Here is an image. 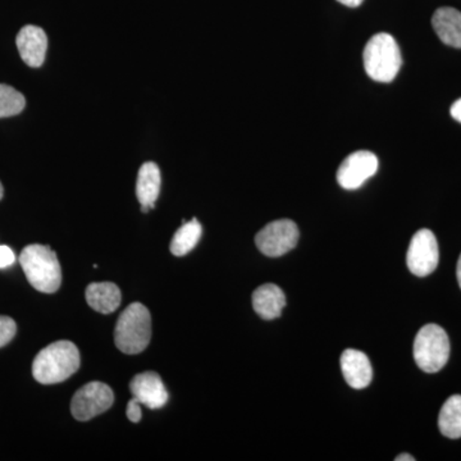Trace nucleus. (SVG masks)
<instances>
[{"label":"nucleus","instance_id":"nucleus-6","mask_svg":"<svg viewBox=\"0 0 461 461\" xmlns=\"http://www.w3.org/2000/svg\"><path fill=\"white\" fill-rule=\"evenodd\" d=\"M114 402V393L103 382H90L75 393L71 412L75 420L86 421L107 411Z\"/></svg>","mask_w":461,"mask_h":461},{"label":"nucleus","instance_id":"nucleus-25","mask_svg":"<svg viewBox=\"0 0 461 461\" xmlns=\"http://www.w3.org/2000/svg\"><path fill=\"white\" fill-rule=\"evenodd\" d=\"M414 457L411 456V455L409 454H402L399 455V456L396 457L395 461H414Z\"/></svg>","mask_w":461,"mask_h":461},{"label":"nucleus","instance_id":"nucleus-14","mask_svg":"<svg viewBox=\"0 0 461 461\" xmlns=\"http://www.w3.org/2000/svg\"><path fill=\"white\" fill-rule=\"evenodd\" d=\"M160 185H162V177H160L159 167L153 162L144 163L139 171L138 182H136V195L144 213L156 206Z\"/></svg>","mask_w":461,"mask_h":461},{"label":"nucleus","instance_id":"nucleus-21","mask_svg":"<svg viewBox=\"0 0 461 461\" xmlns=\"http://www.w3.org/2000/svg\"><path fill=\"white\" fill-rule=\"evenodd\" d=\"M141 402L133 397L130 400L129 405H127V418L132 421V423H139L141 420Z\"/></svg>","mask_w":461,"mask_h":461},{"label":"nucleus","instance_id":"nucleus-23","mask_svg":"<svg viewBox=\"0 0 461 461\" xmlns=\"http://www.w3.org/2000/svg\"><path fill=\"white\" fill-rule=\"evenodd\" d=\"M451 115H453L454 120L461 123V99L454 103L453 107H451Z\"/></svg>","mask_w":461,"mask_h":461},{"label":"nucleus","instance_id":"nucleus-18","mask_svg":"<svg viewBox=\"0 0 461 461\" xmlns=\"http://www.w3.org/2000/svg\"><path fill=\"white\" fill-rule=\"evenodd\" d=\"M203 235V227L198 220L189 221L182 224L177 232L173 236L171 242V253L176 257H184L189 254L198 245Z\"/></svg>","mask_w":461,"mask_h":461},{"label":"nucleus","instance_id":"nucleus-27","mask_svg":"<svg viewBox=\"0 0 461 461\" xmlns=\"http://www.w3.org/2000/svg\"><path fill=\"white\" fill-rule=\"evenodd\" d=\"M3 193H5V190H3V185L2 182H0V199L3 198Z\"/></svg>","mask_w":461,"mask_h":461},{"label":"nucleus","instance_id":"nucleus-16","mask_svg":"<svg viewBox=\"0 0 461 461\" xmlns=\"http://www.w3.org/2000/svg\"><path fill=\"white\" fill-rule=\"evenodd\" d=\"M86 302L98 313H113L120 308L122 294L112 282H95L86 288Z\"/></svg>","mask_w":461,"mask_h":461},{"label":"nucleus","instance_id":"nucleus-15","mask_svg":"<svg viewBox=\"0 0 461 461\" xmlns=\"http://www.w3.org/2000/svg\"><path fill=\"white\" fill-rule=\"evenodd\" d=\"M432 26L444 44L461 50V12L450 7L437 9Z\"/></svg>","mask_w":461,"mask_h":461},{"label":"nucleus","instance_id":"nucleus-7","mask_svg":"<svg viewBox=\"0 0 461 461\" xmlns=\"http://www.w3.org/2000/svg\"><path fill=\"white\" fill-rule=\"evenodd\" d=\"M299 241V229L291 220H278L267 224L256 236L258 249L269 258L285 256Z\"/></svg>","mask_w":461,"mask_h":461},{"label":"nucleus","instance_id":"nucleus-8","mask_svg":"<svg viewBox=\"0 0 461 461\" xmlns=\"http://www.w3.org/2000/svg\"><path fill=\"white\" fill-rule=\"evenodd\" d=\"M439 250L432 230L423 229L412 236L409 245L406 264L409 271L418 277H427L438 266Z\"/></svg>","mask_w":461,"mask_h":461},{"label":"nucleus","instance_id":"nucleus-10","mask_svg":"<svg viewBox=\"0 0 461 461\" xmlns=\"http://www.w3.org/2000/svg\"><path fill=\"white\" fill-rule=\"evenodd\" d=\"M133 397L149 409H160L168 402L162 378L156 372H145L135 375L130 384Z\"/></svg>","mask_w":461,"mask_h":461},{"label":"nucleus","instance_id":"nucleus-11","mask_svg":"<svg viewBox=\"0 0 461 461\" xmlns=\"http://www.w3.org/2000/svg\"><path fill=\"white\" fill-rule=\"evenodd\" d=\"M16 44L21 58L27 66L38 68L47 56V33L41 27L27 25L18 32Z\"/></svg>","mask_w":461,"mask_h":461},{"label":"nucleus","instance_id":"nucleus-22","mask_svg":"<svg viewBox=\"0 0 461 461\" xmlns=\"http://www.w3.org/2000/svg\"><path fill=\"white\" fill-rule=\"evenodd\" d=\"M14 260H16V257H14L12 249L2 245V247H0V269L7 268V267L12 266Z\"/></svg>","mask_w":461,"mask_h":461},{"label":"nucleus","instance_id":"nucleus-12","mask_svg":"<svg viewBox=\"0 0 461 461\" xmlns=\"http://www.w3.org/2000/svg\"><path fill=\"white\" fill-rule=\"evenodd\" d=\"M341 371L348 386L362 390L371 384L373 371L368 357L362 351L348 348L341 355Z\"/></svg>","mask_w":461,"mask_h":461},{"label":"nucleus","instance_id":"nucleus-17","mask_svg":"<svg viewBox=\"0 0 461 461\" xmlns=\"http://www.w3.org/2000/svg\"><path fill=\"white\" fill-rule=\"evenodd\" d=\"M438 427L447 438L461 437V395L448 397L439 411Z\"/></svg>","mask_w":461,"mask_h":461},{"label":"nucleus","instance_id":"nucleus-4","mask_svg":"<svg viewBox=\"0 0 461 461\" xmlns=\"http://www.w3.org/2000/svg\"><path fill=\"white\" fill-rule=\"evenodd\" d=\"M364 68L372 80L391 83L402 68V53L395 39L386 32L375 33L363 53Z\"/></svg>","mask_w":461,"mask_h":461},{"label":"nucleus","instance_id":"nucleus-13","mask_svg":"<svg viewBox=\"0 0 461 461\" xmlns=\"http://www.w3.org/2000/svg\"><path fill=\"white\" fill-rule=\"evenodd\" d=\"M286 306V296L277 285L267 284L253 294V308L260 318L273 321L280 317Z\"/></svg>","mask_w":461,"mask_h":461},{"label":"nucleus","instance_id":"nucleus-9","mask_svg":"<svg viewBox=\"0 0 461 461\" xmlns=\"http://www.w3.org/2000/svg\"><path fill=\"white\" fill-rule=\"evenodd\" d=\"M378 171V158L371 151H355L346 157L338 171V182L345 190H357Z\"/></svg>","mask_w":461,"mask_h":461},{"label":"nucleus","instance_id":"nucleus-20","mask_svg":"<svg viewBox=\"0 0 461 461\" xmlns=\"http://www.w3.org/2000/svg\"><path fill=\"white\" fill-rule=\"evenodd\" d=\"M16 321L5 315H0V348L9 344L16 336Z\"/></svg>","mask_w":461,"mask_h":461},{"label":"nucleus","instance_id":"nucleus-26","mask_svg":"<svg viewBox=\"0 0 461 461\" xmlns=\"http://www.w3.org/2000/svg\"><path fill=\"white\" fill-rule=\"evenodd\" d=\"M456 276L457 282H459V286L461 288V256L459 258V262H457Z\"/></svg>","mask_w":461,"mask_h":461},{"label":"nucleus","instance_id":"nucleus-1","mask_svg":"<svg viewBox=\"0 0 461 461\" xmlns=\"http://www.w3.org/2000/svg\"><path fill=\"white\" fill-rule=\"evenodd\" d=\"M80 364V351L74 342L57 341L36 355L32 375L41 384H60L75 375Z\"/></svg>","mask_w":461,"mask_h":461},{"label":"nucleus","instance_id":"nucleus-24","mask_svg":"<svg viewBox=\"0 0 461 461\" xmlns=\"http://www.w3.org/2000/svg\"><path fill=\"white\" fill-rule=\"evenodd\" d=\"M338 2L341 3V5H346V7L357 8L359 7L360 5H362L363 0H338Z\"/></svg>","mask_w":461,"mask_h":461},{"label":"nucleus","instance_id":"nucleus-2","mask_svg":"<svg viewBox=\"0 0 461 461\" xmlns=\"http://www.w3.org/2000/svg\"><path fill=\"white\" fill-rule=\"evenodd\" d=\"M20 264L27 281L35 290L54 294L62 284V269L57 254L50 247L33 244L23 249Z\"/></svg>","mask_w":461,"mask_h":461},{"label":"nucleus","instance_id":"nucleus-3","mask_svg":"<svg viewBox=\"0 0 461 461\" xmlns=\"http://www.w3.org/2000/svg\"><path fill=\"white\" fill-rule=\"evenodd\" d=\"M151 339V317L141 303H132L118 318L114 330L115 346L124 354H140Z\"/></svg>","mask_w":461,"mask_h":461},{"label":"nucleus","instance_id":"nucleus-19","mask_svg":"<svg viewBox=\"0 0 461 461\" xmlns=\"http://www.w3.org/2000/svg\"><path fill=\"white\" fill-rule=\"evenodd\" d=\"M26 99L20 91L0 84V118L20 114L25 109Z\"/></svg>","mask_w":461,"mask_h":461},{"label":"nucleus","instance_id":"nucleus-5","mask_svg":"<svg viewBox=\"0 0 461 461\" xmlns=\"http://www.w3.org/2000/svg\"><path fill=\"white\" fill-rule=\"evenodd\" d=\"M414 360L421 371H441L450 357V339L442 327L429 323L420 329L414 339Z\"/></svg>","mask_w":461,"mask_h":461}]
</instances>
